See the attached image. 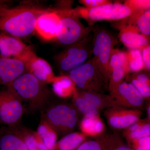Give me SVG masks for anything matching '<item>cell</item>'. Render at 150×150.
Masks as SVG:
<instances>
[{"label": "cell", "instance_id": "1", "mask_svg": "<svg viewBox=\"0 0 150 150\" xmlns=\"http://www.w3.org/2000/svg\"><path fill=\"white\" fill-rule=\"evenodd\" d=\"M20 100L25 111L43 110L49 103L51 92L46 84L26 71L6 86Z\"/></svg>", "mask_w": 150, "mask_h": 150}, {"label": "cell", "instance_id": "2", "mask_svg": "<svg viewBox=\"0 0 150 150\" xmlns=\"http://www.w3.org/2000/svg\"><path fill=\"white\" fill-rule=\"evenodd\" d=\"M48 10L30 7H0V30L17 38L27 37L35 30L38 19Z\"/></svg>", "mask_w": 150, "mask_h": 150}, {"label": "cell", "instance_id": "3", "mask_svg": "<svg viewBox=\"0 0 150 150\" xmlns=\"http://www.w3.org/2000/svg\"><path fill=\"white\" fill-rule=\"evenodd\" d=\"M42 110L41 120L46 121L57 134L72 132L79 119V113L72 104L68 103H49Z\"/></svg>", "mask_w": 150, "mask_h": 150}, {"label": "cell", "instance_id": "4", "mask_svg": "<svg viewBox=\"0 0 150 150\" xmlns=\"http://www.w3.org/2000/svg\"><path fill=\"white\" fill-rule=\"evenodd\" d=\"M93 37L92 64L108 87V67L110 56L115 41V38L107 30L96 28Z\"/></svg>", "mask_w": 150, "mask_h": 150}, {"label": "cell", "instance_id": "5", "mask_svg": "<svg viewBox=\"0 0 150 150\" xmlns=\"http://www.w3.org/2000/svg\"><path fill=\"white\" fill-rule=\"evenodd\" d=\"M57 12L60 21L55 39L60 44L68 47L88 36L89 28L81 22L74 10H64Z\"/></svg>", "mask_w": 150, "mask_h": 150}, {"label": "cell", "instance_id": "6", "mask_svg": "<svg viewBox=\"0 0 150 150\" xmlns=\"http://www.w3.org/2000/svg\"><path fill=\"white\" fill-rule=\"evenodd\" d=\"M78 91L103 93L108 87L95 69L91 60L73 69L67 74Z\"/></svg>", "mask_w": 150, "mask_h": 150}, {"label": "cell", "instance_id": "7", "mask_svg": "<svg viewBox=\"0 0 150 150\" xmlns=\"http://www.w3.org/2000/svg\"><path fill=\"white\" fill-rule=\"evenodd\" d=\"M93 40L88 36L66 49L57 56L60 69L67 73L85 63L92 54Z\"/></svg>", "mask_w": 150, "mask_h": 150}, {"label": "cell", "instance_id": "8", "mask_svg": "<svg viewBox=\"0 0 150 150\" xmlns=\"http://www.w3.org/2000/svg\"><path fill=\"white\" fill-rule=\"evenodd\" d=\"M25 111L20 100L7 86L0 87V124L14 126Z\"/></svg>", "mask_w": 150, "mask_h": 150}, {"label": "cell", "instance_id": "9", "mask_svg": "<svg viewBox=\"0 0 150 150\" xmlns=\"http://www.w3.org/2000/svg\"><path fill=\"white\" fill-rule=\"evenodd\" d=\"M142 110L117 106L104 110L108 124L111 129L124 130L141 119Z\"/></svg>", "mask_w": 150, "mask_h": 150}, {"label": "cell", "instance_id": "10", "mask_svg": "<svg viewBox=\"0 0 150 150\" xmlns=\"http://www.w3.org/2000/svg\"><path fill=\"white\" fill-rule=\"evenodd\" d=\"M0 55L6 58L19 60L25 64L36 54L18 38L1 34Z\"/></svg>", "mask_w": 150, "mask_h": 150}, {"label": "cell", "instance_id": "11", "mask_svg": "<svg viewBox=\"0 0 150 150\" xmlns=\"http://www.w3.org/2000/svg\"><path fill=\"white\" fill-rule=\"evenodd\" d=\"M129 73L127 53L113 48L111 52L108 67L109 92L112 91L124 81Z\"/></svg>", "mask_w": 150, "mask_h": 150}, {"label": "cell", "instance_id": "12", "mask_svg": "<svg viewBox=\"0 0 150 150\" xmlns=\"http://www.w3.org/2000/svg\"><path fill=\"white\" fill-rule=\"evenodd\" d=\"M118 106L142 110L144 99L134 86L123 81L109 93Z\"/></svg>", "mask_w": 150, "mask_h": 150}, {"label": "cell", "instance_id": "13", "mask_svg": "<svg viewBox=\"0 0 150 150\" xmlns=\"http://www.w3.org/2000/svg\"><path fill=\"white\" fill-rule=\"evenodd\" d=\"M131 14V9L124 4L112 3L90 9L88 16L92 21L117 20L127 18Z\"/></svg>", "mask_w": 150, "mask_h": 150}, {"label": "cell", "instance_id": "14", "mask_svg": "<svg viewBox=\"0 0 150 150\" xmlns=\"http://www.w3.org/2000/svg\"><path fill=\"white\" fill-rule=\"evenodd\" d=\"M26 71L23 62L0 55V86L9 85Z\"/></svg>", "mask_w": 150, "mask_h": 150}, {"label": "cell", "instance_id": "15", "mask_svg": "<svg viewBox=\"0 0 150 150\" xmlns=\"http://www.w3.org/2000/svg\"><path fill=\"white\" fill-rule=\"evenodd\" d=\"M59 21L60 17L57 11L48 10L38 19L35 30L44 40L55 39Z\"/></svg>", "mask_w": 150, "mask_h": 150}, {"label": "cell", "instance_id": "16", "mask_svg": "<svg viewBox=\"0 0 150 150\" xmlns=\"http://www.w3.org/2000/svg\"><path fill=\"white\" fill-rule=\"evenodd\" d=\"M26 71L41 82L52 83L56 78L52 67L47 61L36 55L25 64Z\"/></svg>", "mask_w": 150, "mask_h": 150}, {"label": "cell", "instance_id": "17", "mask_svg": "<svg viewBox=\"0 0 150 150\" xmlns=\"http://www.w3.org/2000/svg\"><path fill=\"white\" fill-rule=\"evenodd\" d=\"M119 39L129 49H138L142 51L150 45L149 38L140 33L136 25H129L121 28Z\"/></svg>", "mask_w": 150, "mask_h": 150}, {"label": "cell", "instance_id": "18", "mask_svg": "<svg viewBox=\"0 0 150 150\" xmlns=\"http://www.w3.org/2000/svg\"><path fill=\"white\" fill-rule=\"evenodd\" d=\"M0 150H28L21 137L11 126L0 130Z\"/></svg>", "mask_w": 150, "mask_h": 150}, {"label": "cell", "instance_id": "19", "mask_svg": "<svg viewBox=\"0 0 150 150\" xmlns=\"http://www.w3.org/2000/svg\"><path fill=\"white\" fill-rule=\"evenodd\" d=\"M81 133L86 137H98L105 131L104 122L99 115L83 116L80 123Z\"/></svg>", "mask_w": 150, "mask_h": 150}, {"label": "cell", "instance_id": "20", "mask_svg": "<svg viewBox=\"0 0 150 150\" xmlns=\"http://www.w3.org/2000/svg\"><path fill=\"white\" fill-rule=\"evenodd\" d=\"M78 91L100 112L107 108L118 106L110 95L91 91Z\"/></svg>", "mask_w": 150, "mask_h": 150}, {"label": "cell", "instance_id": "21", "mask_svg": "<svg viewBox=\"0 0 150 150\" xmlns=\"http://www.w3.org/2000/svg\"><path fill=\"white\" fill-rule=\"evenodd\" d=\"M123 134L128 143L136 139L150 137V120L141 118L124 129Z\"/></svg>", "mask_w": 150, "mask_h": 150}, {"label": "cell", "instance_id": "22", "mask_svg": "<svg viewBox=\"0 0 150 150\" xmlns=\"http://www.w3.org/2000/svg\"><path fill=\"white\" fill-rule=\"evenodd\" d=\"M52 83L54 93L62 98L72 97L77 89L74 82L67 75L56 76Z\"/></svg>", "mask_w": 150, "mask_h": 150}, {"label": "cell", "instance_id": "23", "mask_svg": "<svg viewBox=\"0 0 150 150\" xmlns=\"http://www.w3.org/2000/svg\"><path fill=\"white\" fill-rule=\"evenodd\" d=\"M86 139L81 132H71L56 142L54 150H75L86 141Z\"/></svg>", "mask_w": 150, "mask_h": 150}, {"label": "cell", "instance_id": "24", "mask_svg": "<svg viewBox=\"0 0 150 150\" xmlns=\"http://www.w3.org/2000/svg\"><path fill=\"white\" fill-rule=\"evenodd\" d=\"M97 138L101 143L103 150H131L118 133L104 134Z\"/></svg>", "mask_w": 150, "mask_h": 150}, {"label": "cell", "instance_id": "25", "mask_svg": "<svg viewBox=\"0 0 150 150\" xmlns=\"http://www.w3.org/2000/svg\"><path fill=\"white\" fill-rule=\"evenodd\" d=\"M15 129L16 132L21 137L28 150H48L37 132L24 129Z\"/></svg>", "mask_w": 150, "mask_h": 150}, {"label": "cell", "instance_id": "26", "mask_svg": "<svg viewBox=\"0 0 150 150\" xmlns=\"http://www.w3.org/2000/svg\"><path fill=\"white\" fill-rule=\"evenodd\" d=\"M48 150H54L58 134L46 121L41 120L36 131Z\"/></svg>", "mask_w": 150, "mask_h": 150}, {"label": "cell", "instance_id": "27", "mask_svg": "<svg viewBox=\"0 0 150 150\" xmlns=\"http://www.w3.org/2000/svg\"><path fill=\"white\" fill-rule=\"evenodd\" d=\"M72 97L73 106L80 114L83 116L100 115V112L99 110L82 96L77 89Z\"/></svg>", "mask_w": 150, "mask_h": 150}, {"label": "cell", "instance_id": "28", "mask_svg": "<svg viewBox=\"0 0 150 150\" xmlns=\"http://www.w3.org/2000/svg\"><path fill=\"white\" fill-rule=\"evenodd\" d=\"M124 4L129 7L131 10L130 16V25L136 23L137 19L145 11L150 10L149 0H129L125 1Z\"/></svg>", "mask_w": 150, "mask_h": 150}, {"label": "cell", "instance_id": "29", "mask_svg": "<svg viewBox=\"0 0 150 150\" xmlns=\"http://www.w3.org/2000/svg\"><path fill=\"white\" fill-rule=\"evenodd\" d=\"M130 73H137L144 69L141 51L138 49H129L126 52Z\"/></svg>", "mask_w": 150, "mask_h": 150}, {"label": "cell", "instance_id": "30", "mask_svg": "<svg viewBox=\"0 0 150 150\" xmlns=\"http://www.w3.org/2000/svg\"><path fill=\"white\" fill-rule=\"evenodd\" d=\"M137 28L143 35L149 38L150 35V9L145 11L136 22Z\"/></svg>", "mask_w": 150, "mask_h": 150}, {"label": "cell", "instance_id": "31", "mask_svg": "<svg viewBox=\"0 0 150 150\" xmlns=\"http://www.w3.org/2000/svg\"><path fill=\"white\" fill-rule=\"evenodd\" d=\"M129 80V82L132 84L140 94L142 96L144 99L149 100L150 98V86L146 84L141 82L137 80L136 79L129 76H126Z\"/></svg>", "mask_w": 150, "mask_h": 150}, {"label": "cell", "instance_id": "32", "mask_svg": "<svg viewBox=\"0 0 150 150\" xmlns=\"http://www.w3.org/2000/svg\"><path fill=\"white\" fill-rule=\"evenodd\" d=\"M129 144L131 150H150V137L132 140Z\"/></svg>", "mask_w": 150, "mask_h": 150}, {"label": "cell", "instance_id": "33", "mask_svg": "<svg viewBox=\"0 0 150 150\" xmlns=\"http://www.w3.org/2000/svg\"><path fill=\"white\" fill-rule=\"evenodd\" d=\"M75 150H103L102 145L98 138L85 141Z\"/></svg>", "mask_w": 150, "mask_h": 150}, {"label": "cell", "instance_id": "34", "mask_svg": "<svg viewBox=\"0 0 150 150\" xmlns=\"http://www.w3.org/2000/svg\"><path fill=\"white\" fill-rule=\"evenodd\" d=\"M79 2L89 9L112 3L108 0H81Z\"/></svg>", "mask_w": 150, "mask_h": 150}, {"label": "cell", "instance_id": "35", "mask_svg": "<svg viewBox=\"0 0 150 150\" xmlns=\"http://www.w3.org/2000/svg\"><path fill=\"white\" fill-rule=\"evenodd\" d=\"M144 69L148 72L150 70V46L148 45L141 51Z\"/></svg>", "mask_w": 150, "mask_h": 150}, {"label": "cell", "instance_id": "36", "mask_svg": "<svg viewBox=\"0 0 150 150\" xmlns=\"http://www.w3.org/2000/svg\"><path fill=\"white\" fill-rule=\"evenodd\" d=\"M142 71L134 73L130 76L136 79L137 80L141 82L150 86L149 76L147 73L142 72Z\"/></svg>", "mask_w": 150, "mask_h": 150}, {"label": "cell", "instance_id": "37", "mask_svg": "<svg viewBox=\"0 0 150 150\" xmlns=\"http://www.w3.org/2000/svg\"><path fill=\"white\" fill-rule=\"evenodd\" d=\"M147 118L150 120V104L148 105L147 107Z\"/></svg>", "mask_w": 150, "mask_h": 150}, {"label": "cell", "instance_id": "38", "mask_svg": "<svg viewBox=\"0 0 150 150\" xmlns=\"http://www.w3.org/2000/svg\"><path fill=\"white\" fill-rule=\"evenodd\" d=\"M8 2V1H2V0H0V7L1 6L4 5V4L6 2Z\"/></svg>", "mask_w": 150, "mask_h": 150}]
</instances>
